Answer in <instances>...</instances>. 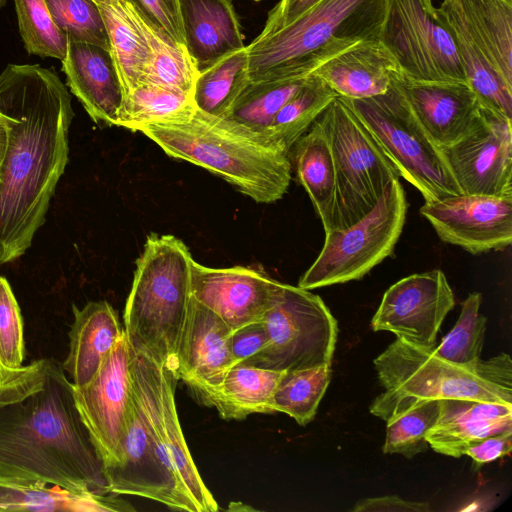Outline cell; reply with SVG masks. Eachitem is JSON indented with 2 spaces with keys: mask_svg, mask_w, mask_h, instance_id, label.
Wrapping results in <instances>:
<instances>
[{
  "mask_svg": "<svg viewBox=\"0 0 512 512\" xmlns=\"http://www.w3.org/2000/svg\"><path fill=\"white\" fill-rule=\"evenodd\" d=\"M9 144L0 171V265L20 258L46 220L69 154L71 96L52 68L9 64L0 74Z\"/></svg>",
  "mask_w": 512,
  "mask_h": 512,
  "instance_id": "1",
  "label": "cell"
},
{
  "mask_svg": "<svg viewBox=\"0 0 512 512\" xmlns=\"http://www.w3.org/2000/svg\"><path fill=\"white\" fill-rule=\"evenodd\" d=\"M0 474L75 492L109 493L103 463L58 361L48 359L42 388L0 405Z\"/></svg>",
  "mask_w": 512,
  "mask_h": 512,
  "instance_id": "2",
  "label": "cell"
},
{
  "mask_svg": "<svg viewBox=\"0 0 512 512\" xmlns=\"http://www.w3.org/2000/svg\"><path fill=\"white\" fill-rule=\"evenodd\" d=\"M170 157L200 166L258 203H273L292 177L288 154L225 118L195 106L178 116L139 126Z\"/></svg>",
  "mask_w": 512,
  "mask_h": 512,
  "instance_id": "3",
  "label": "cell"
},
{
  "mask_svg": "<svg viewBox=\"0 0 512 512\" xmlns=\"http://www.w3.org/2000/svg\"><path fill=\"white\" fill-rule=\"evenodd\" d=\"M386 0H320L288 25L259 34L248 46L250 82L306 78L321 65L377 39Z\"/></svg>",
  "mask_w": 512,
  "mask_h": 512,
  "instance_id": "4",
  "label": "cell"
},
{
  "mask_svg": "<svg viewBox=\"0 0 512 512\" xmlns=\"http://www.w3.org/2000/svg\"><path fill=\"white\" fill-rule=\"evenodd\" d=\"M436 347V346H435ZM397 337L375 360L384 392L370 412L386 421L397 411L427 400L469 399L512 406V360L500 353L472 364H456Z\"/></svg>",
  "mask_w": 512,
  "mask_h": 512,
  "instance_id": "5",
  "label": "cell"
},
{
  "mask_svg": "<svg viewBox=\"0 0 512 512\" xmlns=\"http://www.w3.org/2000/svg\"><path fill=\"white\" fill-rule=\"evenodd\" d=\"M192 260L181 239L150 234L136 261L123 315L129 346L174 372L191 299Z\"/></svg>",
  "mask_w": 512,
  "mask_h": 512,
  "instance_id": "6",
  "label": "cell"
},
{
  "mask_svg": "<svg viewBox=\"0 0 512 512\" xmlns=\"http://www.w3.org/2000/svg\"><path fill=\"white\" fill-rule=\"evenodd\" d=\"M318 120L327 134L336 169L334 229H345L368 214L387 185L400 176L346 98L337 96Z\"/></svg>",
  "mask_w": 512,
  "mask_h": 512,
  "instance_id": "7",
  "label": "cell"
},
{
  "mask_svg": "<svg viewBox=\"0 0 512 512\" xmlns=\"http://www.w3.org/2000/svg\"><path fill=\"white\" fill-rule=\"evenodd\" d=\"M407 207L399 179L392 180L368 214L345 229L325 233L318 257L301 276L298 286L311 290L362 279L393 253Z\"/></svg>",
  "mask_w": 512,
  "mask_h": 512,
  "instance_id": "8",
  "label": "cell"
},
{
  "mask_svg": "<svg viewBox=\"0 0 512 512\" xmlns=\"http://www.w3.org/2000/svg\"><path fill=\"white\" fill-rule=\"evenodd\" d=\"M347 100L399 176L419 190L425 202L463 195L440 150L417 126L391 85L385 94Z\"/></svg>",
  "mask_w": 512,
  "mask_h": 512,
  "instance_id": "9",
  "label": "cell"
},
{
  "mask_svg": "<svg viewBox=\"0 0 512 512\" xmlns=\"http://www.w3.org/2000/svg\"><path fill=\"white\" fill-rule=\"evenodd\" d=\"M262 321L268 345L248 366L292 371L331 364L338 325L320 296L283 284Z\"/></svg>",
  "mask_w": 512,
  "mask_h": 512,
  "instance_id": "10",
  "label": "cell"
},
{
  "mask_svg": "<svg viewBox=\"0 0 512 512\" xmlns=\"http://www.w3.org/2000/svg\"><path fill=\"white\" fill-rule=\"evenodd\" d=\"M377 39L394 57L399 72L411 80L467 83L432 0H386Z\"/></svg>",
  "mask_w": 512,
  "mask_h": 512,
  "instance_id": "11",
  "label": "cell"
},
{
  "mask_svg": "<svg viewBox=\"0 0 512 512\" xmlns=\"http://www.w3.org/2000/svg\"><path fill=\"white\" fill-rule=\"evenodd\" d=\"M130 373L133 394L146 428L197 512L218 511V503L199 474L180 426L175 404L179 379L174 370L130 347Z\"/></svg>",
  "mask_w": 512,
  "mask_h": 512,
  "instance_id": "12",
  "label": "cell"
},
{
  "mask_svg": "<svg viewBox=\"0 0 512 512\" xmlns=\"http://www.w3.org/2000/svg\"><path fill=\"white\" fill-rule=\"evenodd\" d=\"M72 396L104 468L120 463L133 400L125 332L87 384H72Z\"/></svg>",
  "mask_w": 512,
  "mask_h": 512,
  "instance_id": "13",
  "label": "cell"
},
{
  "mask_svg": "<svg viewBox=\"0 0 512 512\" xmlns=\"http://www.w3.org/2000/svg\"><path fill=\"white\" fill-rule=\"evenodd\" d=\"M511 125L512 119L480 105L469 132L440 149L463 195H512Z\"/></svg>",
  "mask_w": 512,
  "mask_h": 512,
  "instance_id": "14",
  "label": "cell"
},
{
  "mask_svg": "<svg viewBox=\"0 0 512 512\" xmlns=\"http://www.w3.org/2000/svg\"><path fill=\"white\" fill-rule=\"evenodd\" d=\"M454 305L453 291L441 270L412 274L386 290L371 327L392 332L415 346L432 348Z\"/></svg>",
  "mask_w": 512,
  "mask_h": 512,
  "instance_id": "15",
  "label": "cell"
},
{
  "mask_svg": "<svg viewBox=\"0 0 512 512\" xmlns=\"http://www.w3.org/2000/svg\"><path fill=\"white\" fill-rule=\"evenodd\" d=\"M104 474L109 493L139 496L160 502L172 510L197 512L147 430L134 394L122 459L116 465L105 467Z\"/></svg>",
  "mask_w": 512,
  "mask_h": 512,
  "instance_id": "16",
  "label": "cell"
},
{
  "mask_svg": "<svg viewBox=\"0 0 512 512\" xmlns=\"http://www.w3.org/2000/svg\"><path fill=\"white\" fill-rule=\"evenodd\" d=\"M420 214L445 243L471 254L503 250L512 242V195H458L425 202Z\"/></svg>",
  "mask_w": 512,
  "mask_h": 512,
  "instance_id": "17",
  "label": "cell"
},
{
  "mask_svg": "<svg viewBox=\"0 0 512 512\" xmlns=\"http://www.w3.org/2000/svg\"><path fill=\"white\" fill-rule=\"evenodd\" d=\"M284 283L247 266L212 268L191 263V296L215 312L232 331L261 321Z\"/></svg>",
  "mask_w": 512,
  "mask_h": 512,
  "instance_id": "18",
  "label": "cell"
},
{
  "mask_svg": "<svg viewBox=\"0 0 512 512\" xmlns=\"http://www.w3.org/2000/svg\"><path fill=\"white\" fill-rule=\"evenodd\" d=\"M391 87L439 150L465 136L478 118L480 105L467 83L414 81L398 71Z\"/></svg>",
  "mask_w": 512,
  "mask_h": 512,
  "instance_id": "19",
  "label": "cell"
},
{
  "mask_svg": "<svg viewBox=\"0 0 512 512\" xmlns=\"http://www.w3.org/2000/svg\"><path fill=\"white\" fill-rule=\"evenodd\" d=\"M231 328L191 296L177 350L175 374L200 400L215 390L234 366Z\"/></svg>",
  "mask_w": 512,
  "mask_h": 512,
  "instance_id": "20",
  "label": "cell"
},
{
  "mask_svg": "<svg viewBox=\"0 0 512 512\" xmlns=\"http://www.w3.org/2000/svg\"><path fill=\"white\" fill-rule=\"evenodd\" d=\"M62 70L90 118L118 126L125 96L110 50L68 40Z\"/></svg>",
  "mask_w": 512,
  "mask_h": 512,
  "instance_id": "21",
  "label": "cell"
},
{
  "mask_svg": "<svg viewBox=\"0 0 512 512\" xmlns=\"http://www.w3.org/2000/svg\"><path fill=\"white\" fill-rule=\"evenodd\" d=\"M184 45L198 73L244 48L231 0H177Z\"/></svg>",
  "mask_w": 512,
  "mask_h": 512,
  "instance_id": "22",
  "label": "cell"
},
{
  "mask_svg": "<svg viewBox=\"0 0 512 512\" xmlns=\"http://www.w3.org/2000/svg\"><path fill=\"white\" fill-rule=\"evenodd\" d=\"M426 440L437 453L460 458L480 440L512 431V406L469 399H441Z\"/></svg>",
  "mask_w": 512,
  "mask_h": 512,
  "instance_id": "23",
  "label": "cell"
},
{
  "mask_svg": "<svg viewBox=\"0 0 512 512\" xmlns=\"http://www.w3.org/2000/svg\"><path fill=\"white\" fill-rule=\"evenodd\" d=\"M437 19L450 34L468 85L481 106L512 119V88L499 76L473 33L460 0H443Z\"/></svg>",
  "mask_w": 512,
  "mask_h": 512,
  "instance_id": "24",
  "label": "cell"
},
{
  "mask_svg": "<svg viewBox=\"0 0 512 512\" xmlns=\"http://www.w3.org/2000/svg\"><path fill=\"white\" fill-rule=\"evenodd\" d=\"M399 71L391 53L378 40H365L321 65L312 74L338 96L355 100L385 94Z\"/></svg>",
  "mask_w": 512,
  "mask_h": 512,
  "instance_id": "25",
  "label": "cell"
},
{
  "mask_svg": "<svg viewBox=\"0 0 512 512\" xmlns=\"http://www.w3.org/2000/svg\"><path fill=\"white\" fill-rule=\"evenodd\" d=\"M74 320L69 331V350L62 364L72 384L83 386L97 373L105 357L124 333L118 314L106 300L72 305Z\"/></svg>",
  "mask_w": 512,
  "mask_h": 512,
  "instance_id": "26",
  "label": "cell"
},
{
  "mask_svg": "<svg viewBox=\"0 0 512 512\" xmlns=\"http://www.w3.org/2000/svg\"><path fill=\"white\" fill-rule=\"evenodd\" d=\"M0 511L130 512L117 494L75 492L40 480L0 474Z\"/></svg>",
  "mask_w": 512,
  "mask_h": 512,
  "instance_id": "27",
  "label": "cell"
},
{
  "mask_svg": "<svg viewBox=\"0 0 512 512\" xmlns=\"http://www.w3.org/2000/svg\"><path fill=\"white\" fill-rule=\"evenodd\" d=\"M288 156L325 233L332 231L337 209V176L331 146L318 118L295 142Z\"/></svg>",
  "mask_w": 512,
  "mask_h": 512,
  "instance_id": "28",
  "label": "cell"
},
{
  "mask_svg": "<svg viewBox=\"0 0 512 512\" xmlns=\"http://www.w3.org/2000/svg\"><path fill=\"white\" fill-rule=\"evenodd\" d=\"M98 7L126 98L140 84L152 56L150 26L126 0H114Z\"/></svg>",
  "mask_w": 512,
  "mask_h": 512,
  "instance_id": "29",
  "label": "cell"
},
{
  "mask_svg": "<svg viewBox=\"0 0 512 512\" xmlns=\"http://www.w3.org/2000/svg\"><path fill=\"white\" fill-rule=\"evenodd\" d=\"M285 372L248 365L233 366L220 386L199 401L214 407L225 420H240L256 413H275L273 396Z\"/></svg>",
  "mask_w": 512,
  "mask_h": 512,
  "instance_id": "30",
  "label": "cell"
},
{
  "mask_svg": "<svg viewBox=\"0 0 512 512\" xmlns=\"http://www.w3.org/2000/svg\"><path fill=\"white\" fill-rule=\"evenodd\" d=\"M493 67L512 88V0H460Z\"/></svg>",
  "mask_w": 512,
  "mask_h": 512,
  "instance_id": "31",
  "label": "cell"
},
{
  "mask_svg": "<svg viewBox=\"0 0 512 512\" xmlns=\"http://www.w3.org/2000/svg\"><path fill=\"white\" fill-rule=\"evenodd\" d=\"M337 96L327 83L311 74L277 112L267 130L266 141L288 154L295 142Z\"/></svg>",
  "mask_w": 512,
  "mask_h": 512,
  "instance_id": "32",
  "label": "cell"
},
{
  "mask_svg": "<svg viewBox=\"0 0 512 512\" xmlns=\"http://www.w3.org/2000/svg\"><path fill=\"white\" fill-rule=\"evenodd\" d=\"M307 78L249 82L221 118L267 142L266 133L273 118Z\"/></svg>",
  "mask_w": 512,
  "mask_h": 512,
  "instance_id": "33",
  "label": "cell"
},
{
  "mask_svg": "<svg viewBox=\"0 0 512 512\" xmlns=\"http://www.w3.org/2000/svg\"><path fill=\"white\" fill-rule=\"evenodd\" d=\"M249 82L245 46L198 73L192 94L194 105L206 114L224 117Z\"/></svg>",
  "mask_w": 512,
  "mask_h": 512,
  "instance_id": "34",
  "label": "cell"
},
{
  "mask_svg": "<svg viewBox=\"0 0 512 512\" xmlns=\"http://www.w3.org/2000/svg\"><path fill=\"white\" fill-rule=\"evenodd\" d=\"M331 379V364L286 371L273 396V409L306 426L317 412Z\"/></svg>",
  "mask_w": 512,
  "mask_h": 512,
  "instance_id": "35",
  "label": "cell"
},
{
  "mask_svg": "<svg viewBox=\"0 0 512 512\" xmlns=\"http://www.w3.org/2000/svg\"><path fill=\"white\" fill-rule=\"evenodd\" d=\"M439 400L421 401L409 405L387 420L382 447L385 454H400L412 458L428 449L426 435L439 416Z\"/></svg>",
  "mask_w": 512,
  "mask_h": 512,
  "instance_id": "36",
  "label": "cell"
},
{
  "mask_svg": "<svg viewBox=\"0 0 512 512\" xmlns=\"http://www.w3.org/2000/svg\"><path fill=\"white\" fill-rule=\"evenodd\" d=\"M194 106L191 94L140 84L125 98L118 126L136 131L141 125L174 118Z\"/></svg>",
  "mask_w": 512,
  "mask_h": 512,
  "instance_id": "37",
  "label": "cell"
},
{
  "mask_svg": "<svg viewBox=\"0 0 512 512\" xmlns=\"http://www.w3.org/2000/svg\"><path fill=\"white\" fill-rule=\"evenodd\" d=\"M150 40L152 56L140 84L164 86L192 95L198 71L186 47L170 42L151 27Z\"/></svg>",
  "mask_w": 512,
  "mask_h": 512,
  "instance_id": "38",
  "label": "cell"
},
{
  "mask_svg": "<svg viewBox=\"0 0 512 512\" xmlns=\"http://www.w3.org/2000/svg\"><path fill=\"white\" fill-rule=\"evenodd\" d=\"M19 33L26 51L63 61L68 37L54 23L45 0H14Z\"/></svg>",
  "mask_w": 512,
  "mask_h": 512,
  "instance_id": "39",
  "label": "cell"
},
{
  "mask_svg": "<svg viewBox=\"0 0 512 512\" xmlns=\"http://www.w3.org/2000/svg\"><path fill=\"white\" fill-rule=\"evenodd\" d=\"M482 295L470 293L462 302L453 329L435 347L438 356L456 364L476 363L480 358L487 319L480 313Z\"/></svg>",
  "mask_w": 512,
  "mask_h": 512,
  "instance_id": "40",
  "label": "cell"
},
{
  "mask_svg": "<svg viewBox=\"0 0 512 512\" xmlns=\"http://www.w3.org/2000/svg\"><path fill=\"white\" fill-rule=\"evenodd\" d=\"M50 15L68 40L110 50L108 33L93 0H45Z\"/></svg>",
  "mask_w": 512,
  "mask_h": 512,
  "instance_id": "41",
  "label": "cell"
},
{
  "mask_svg": "<svg viewBox=\"0 0 512 512\" xmlns=\"http://www.w3.org/2000/svg\"><path fill=\"white\" fill-rule=\"evenodd\" d=\"M0 357L11 369H21L25 359L23 317L8 280L0 275Z\"/></svg>",
  "mask_w": 512,
  "mask_h": 512,
  "instance_id": "42",
  "label": "cell"
},
{
  "mask_svg": "<svg viewBox=\"0 0 512 512\" xmlns=\"http://www.w3.org/2000/svg\"><path fill=\"white\" fill-rule=\"evenodd\" d=\"M47 366L48 359H41L21 369H11L0 357V405L20 401L42 388Z\"/></svg>",
  "mask_w": 512,
  "mask_h": 512,
  "instance_id": "43",
  "label": "cell"
},
{
  "mask_svg": "<svg viewBox=\"0 0 512 512\" xmlns=\"http://www.w3.org/2000/svg\"><path fill=\"white\" fill-rule=\"evenodd\" d=\"M153 30L177 45H184L177 0H126ZM185 46V45H184Z\"/></svg>",
  "mask_w": 512,
  "mask_h": 512,
  "instance_id": "44",
  "label": "cell"
},
{
  "mask_svg": "<svg viewBox=\"0 0 512 512\" xmlns=\"http://www.w3.org/2000/svg\"><path fill=\"white\" fill-rule=\"evenodd\" d=\"M268 341V334L262 320L232 331L230 349L234 366L247 365L266 348Z\"/></svg>",
  "mask_w": 512,
  "mask_h": 512,
  "instance_id": "45",
  "label": "cell"
},
{
  "mask_svg": "<svg viewBox=\"0 0 512 512\" xmlns=\"http://www.w3.org/2000/svg\"><path fill=\"white\" fill-rule=\"evenodd\" d=\"M512 450V431L486 437L473 444L464 455L473 459L479 467L504 456L510 455Z\"/></svg>",
  "mask_w": 512,
  "mask_h": 512,
  "instance_id": "46",
  "label": "cell"
},
{
  "mask_svg": "<svg viewBox=\"0 0 512 512\" xmlns=\"http://www.w3.org/2000/svg\"><path fill=\"white\" fill-rule=\"evenodd\" d=\"M427 502L405 500L397 495L365 498L351 509L353 512H428Z\"/></svg>",
  "mask_w": 512,
  "mask_h": 512,
  "instance_id": "47",
  "label": "cell"
},
{
  "mask_svg": "<svg viewBox=\"0 0 512 512\" xmlns=\"http://www.w3.org/2000/svg\"><path fill=\"white\" fill-rule=\"evenodd\" d=\"M320 0H280L269 12L260 34L274 32L299 17Z\"/></svg>",
  "mask_w": 512,
  "mask_h": 512,
  "instance_id": "48",
  "label": "cell"
},
{
  "mask_svg": "<svg viewBox=\"0 0 512 512\" xmlns=\"http://www.w3.org/2000/svg\"><path fill=\"white\" fill-rule=\"evenodd\" d=\"M10 127L2 113H0V171L5 159L9 144Z\"/></svg>",
  "mask_w": 512,
  "mask_h": 512,
  "instance_id": "49",
  "label": "cell"
},
{
  "mask_svg": "<svg viewBox=\"0 0 512 512\" xmlns=\"http://www.w3.org/2000/svg\"><path fill=\"white\" fill-rule=\"evenodd\" d=\"M97 5L99 4H110L112 3L114 0H93Z\"/></svg>",
  "mask_w": 512,
  "mask_h": 512,
  "instance_id": "50",
  "label": "cell"
},
{
  "mask_svg": "<svg viewBox=\"0 0 512 512\" xmlns=\"http://www.w3.org/2000/svg\"><path fill=\"white\" fill-rule=\"evenodd\" d=\"M7 0H0V8L6 4Z\"/></svg>",
  "mask_w": 512,
  "mask_h": 512,
  "instance_id": "51",
  "label": "cell"
},
{
  "mask_svg": "<svg viewBox=\"0 0 512 512\" xmlns=\"http://www.w3.org/2000/svg\"><path fill=\"white\" fill-rule=\"evenodd\" d=\"M252 1H256V2H259V1H262V0H252Z\"/></svg>",
  "mask_w": 512,
  "mask_h": 512,
  "instance_id": "52",
  "label": "cell"
}]
</instances>
